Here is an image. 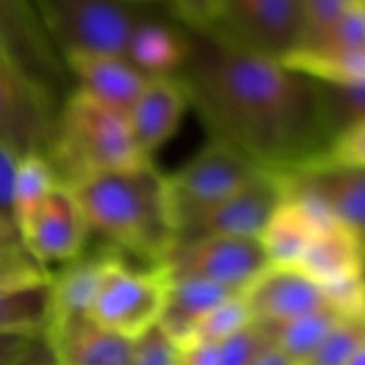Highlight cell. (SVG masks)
<instances>
[{
    "label": "cell",
    "instance_id": "cell-1",
    "mask_svg": "<svg viewBox=\"0 0 365 365\" xmlns=\"http://www.w3.org/2000/svg\"><path fill=\"white\" fill-rule=\"evenodd\" d=\"M185 32L187 57L175 78L212 139L278 173L323 159L334 135L317 81L239 45L217 25Z\"/></svg>",
    "mask_w": 365,
    "mask_h": 365
},
{
    "label": "cell",
    "instance_id": "cell-2",
    "mask_svg": "<svg viewBox=\"0 0 365 365\" xmlns=\"http://www.w3.org/2000/svg\"><path fill=\"white\" fill-rule=\"evenodd\" d=\"M70 189L100 242L143 266H163L177 225L168 177L152 160L82 178Z\"/></svg>",
    "mask_w": 365,
    "mask_h": 365
},
{
    "label": "cell",
    "instance_id": "cell-3",
    "mask_svg": "<svg viewBox=\"0 0 365 365\" xmlns=\"http://www.w3.org/2000/svg\"><path fill=\"white\" fill-rule=\"evenodd\" d=\"M46 157L57 182L66 187L93 175L150 160L135 146L125 114L78 88L70 93L57 113Z\"/></svg>",
    "mask_w": 365,
    "mask_h": 365
},
{
    "label": "cell",
    "instance_id": "cell-4",
    "mask_svg": "<svg viewBox=\"0 0 365 365\" xmlns=\"http://www.w3.org/2000/svg\"><path fill=\"white\" fill-rule=\"evenodd\" d=\"M63 56L106 53L125 57L135 21L148 6L123 0H32Z\"/></svg>",
    "mask_w": 365,
    "mask_h": 365
},
{
    "label": "cell",
    "instance_id": "cell-5",
    "mask_svg": "<svg viewBox=\"0 0 365 365\" xmlns=\"http://www.w3.org/2000/svg\"><path fill=\"white\" fill-rule=\"evenodd\" d=\"M170 274L164 266H134L118 255L103 273L88 317L106 330L138 339L159 324Z\"/></svg>",
    "mask_w": 365,
    "mask_h": 365
},
{
    "label": "cell",
    "instance_id": "cell-6",
    "mask_svg": "<svg viewBox=\"0 0 365 365\" xmlns=\"http://www.w3.org/2000/svg\"><path fill=\"white\" fill-rule=\"evenodd\" d=\"M0 50L59 113L75 82L32 0H0Z\"/></svg>",
    "mask_w": 365,
    "mask_h": 365
},
{
    "label": "cell",
    "instance_id": "cell-7",
    "mask_svg": "<svg viewBox=\"0 0 365 365\" xmlns=\"http://www.w3.org/2000/svg\"><path fill=\"white\" fill-rule=\"evenodd\" d=\"M163 266L171 280L196 278L242 294L271 260L255 237H200L177 242Z\"/></svg>",
    "mask_w": 365,
    "mask_h": 365
},
{
    "label": "cell",
    "instance_id": "cell-8",
    "mask_svg": "<svg viewBox=\"0 0 365 365\" xmlns=\"http://www.w3.org/2000/svg\"><path fill=\"white\" fill-rule=\"evenodd\" d=\"M284 185L277 171L266 170L252 184L221 202L189 210L177 217V242L200 237L259 239L278 203ZM175 242V245H177Z\"/></svg>",
    "mask_w": 365,
    "mask_h": 365
},
{
    "label": "cell",
    "instance_id": "cell-9",
    "mask_svg": "<svg viewBox=\"0 0 365 365\" xmlns=\"http://www.w3.org/2000/svg\"><path fill=\"white\" fill-rule=\"evenodd\" d=\"M264 171L241 150L212 139L177 173L168 177L175 221L180 214L209 207L241 191Z\"/></svg>",
    "mask_w": 365,
    "mask_h": 365
},
{
    "label": "cell",
    "instance_id": "cell-10",
    "mask_svg": "<svg viewBox=\"0 0 365 365\" xmlns=\"http://www.w3.org/2000/svg\"><path fill=\"white\" fill-rule=\"evenodd\" d=\"M217 27L239 45L284 63L302 43V0H221Z\"/></svg>",
    "mask_w": 365,
    "mask_h": 365
},
{
    "label": "cell",
    "instance_id": "cell-11",
    "mask_svg": "<svg viewBox=\"0 0 365 365\" xmlns=\"http://www.w3.org/2000/svg\"><path fill=\"white\" fill-rule=\"evenodd\" d=\"M57 110L0 50V145L16 159L46 155Z\"/></svg>",
    "mask_w": 365,
    "mask_h": 365
},
{
    "label": "cell",
    "instance_id": "cell-12",
    "mask_svg": "<svg viewBox=\"0 0 365 365\" xmlns=\"http://www.w3.org/2000/svg\"><path fill=\"white\" fill-rule=\"evenodd\" d=\"M18 230L25 250L45 269L77 259L91 237L81 205L71 189L63 184L45 196L18 225Z\"/></svg>",
    "mask_w": 365,
    "mask_h": 365
},
{
    "label": "cell",
    "instance_id": "cell-13",
    "mask_svg": "<svg viewBox=\"0 0 365 365\" xmlns=\"http://www.w3.org/2000/svg\"><path fill=\"white\" fill-rule=\"evenodd\" d=\"M278 175L284 195L314 200L337 223L365 239V170L316 163Z\"/></svg>",
    "mask_w": 365,
    "mask_h": 365
},
{
    "label": "cell",
    "instance_id": "cell-14",
    "mask_svg": "<svg viewBox=\"0 0 365 365\" xmlns=\"http://www.w3.org/2000/svg\"><path fill=\"white\" fill-rule=\"evenodd\" d=\"M241 298L257 324L284 323L319 310H331L323 285L296 266L271 264L242 291Z\"/></svg>",
    "mask_w": 365,
    "mask_h": 365
},
{
    "label": "cell",
    "instance_id": "cell-15",
    "mask_svg": "<svg viewBox=\"0 0 365 365\" xmlns=\"http://www.w3.org/2000/svg\"><path fill=\"white\" fill-rule=\"evenodd\" d=\"M187 106V96L177 78H148L125 114L132 139L146 159L173 138Z\"/></svg>",
    "mask_w": 365,
    "mask_h": 365
},
{
    "label": "cell",
    "instance_id": "cell-16",
    "mask_svg": "<svg viewBox=\"0 0 365 365\" xmlns=\"http://www.w3.org/2000/svg\"><path fill=\"white\" fill-rule=\"evenodd\" d=\"M335 221L319 203L298 195H284L267 220L259 241L271 264L298 266L317 232Z\"/></svg>",
    "mask_w": 365,
    "mask_h": 365
},
{
    "label": "cell",
    "instance_id": "cell-17",
    "mask_svg": "<svg viewBox=\"0 0 365 365\" xmlns=\"http://www.w3.org/2000/svg\"><path fill=\"white\" fill-rule=\"evenodd\" d=\"M118 255L121 253L98 241L96 246H86L77 259L63 264L57 273H50V317L46 327L88 317L103 273Z\"/></svg>",
    "mask_w": 365,
    "mask_h": 365
},
{
    "label": "cell",
    "instance_id": "cell-18",
    "mask_svg": "<svg viewBox=\"0 0 365 365\" xmlns=\"http://www.w3.org/2000/svg\"><path fill=\"white\" fill-rule=\"evenodd\" d=\"M43 337L56 365H130L132 339L106 330L89 317L50 324Z\"/></svg>",
    "mask_w": 365,
    "mask_h": 365
},
{
    "label": "cell",
    "instance_id": "cell-19",
    "mask_svg": "<svg viewBox=\"0 0 365 365\" xmlns=\"http://www.w3.org/2000/svg\"><path fill=\"white\" fill-rule=\"evenodd\" d=\"M64 61L75 88L121 114H127L148 82V77L125 57L106 53H68Z\"/></svg>",
    "mask_w": 365,
    "mask_h": 365
},
{
    "label": "cell",
    "instance_id": "cell-20",
    "mask_svg": "<svg viewBox=\"0 0 365 365\" xmlns=\"http://www.w3.org/2000/svg\"><path fill=\"white\" fill-rule=\"evenodd\" d=\"M185 57L187 32L184 25L145 11L128 38L127 59L148 78H175Z\"/></svg>",
    "mask_w": 365,
    "mask_h": 365
},
{
    "label": "cell",
    "instance_id": "cell-21",
    "mask_svg": "<svg viewBox=\"0 0 365 365\" xmlns=\"http://www.w3.org/2000/svg\"><path fill=\"white\" fill-rule=\"evenodd\" d=\"M296 267L323 287L365 274L362 239L344 225L331 221L317 232Z\"/></svg>",
    "mask_w": 365,
    "mask_h": 365
},
{
    "label": "cell",
    "instance_id": "cell-22",
    "mask_svg": "<svg viewBox=\"0 0 365 365\" xmlns=\"http://www.w3.org/2000/svg\"><path fill=\"white\" fill-rule=\"evenodd\" d=\"M234 296L241 294L196 278H170L159 327L182 348L189 342L198 321Z\"/></svg>",
    "mask_w": 365,
    "mask_h": 365
},
{
    "label": "cell",
    "instance_id": "cell-23",
    "mask_svg": "<svg viewBox=\"0 0 365 365\" xmlns=\"http://www.w3.org/2000/svg\"><path fill=\"white\" fill-rule=\"evenodd\" d=\"M50 317V274L0 291V334L43 335Z\"/></svg>",
    "mask_w": 365,
    "mask_h": 365
},
{
    "label": "cell",
    "instance_id": "cell-24",
    "mask_svg": "<svg viewBox=\"0 0 365 365\" xmlns=\"http://www.w3.org/2000/svg\"><path fill=\"white\" fill-rule=\"evenodd\" d=\"M341 319L344 317L331 310H319L284 323L259 324V327L264 328L271 344L282 355L287 356L294 365H305Z\"/></svg>",
    "mask_w": 365,
    "mask_h": 365
},
{
    "label": "cell",
    "instance_id": "cell-25",
    "mask_svg": "<svg viewBox=\"0 0 365 365\" xmlns=\"http://www.w3.org/2000/svg\"><path fill=\"white\" fill-rule=\"evenodd\" d=\"M57 184L56 171L43 153H31L16 160L13 180V217L16 227Z\"/></svg>",
    "mask_w": 365,
    "mask_h": 365
},
{
    "label": "cell",
    "instance_id": "cell-26",
    "mask_svg": "<svg viewBox=\"0 0 365 365\" xmlns=\"http://www.w3.org/2000/svg\"><path fill=\"white\" fill-rule=\"evenodd\" d=\"M317 86L331 135L349 125L365 121V82L330 84L317 81Z\"/></svg>",
    "mask_w": 365,
    "mask_h": 365
},
{
    "label": "cell",
    "instance_id": "cell-27",
    "mask_svg": "<svg viewBox=\"0 0 365 365\" xmlns=\"http://www.w3.org/2000/svg\"><path fill=\"white\" fill-rule=\"evenodd\" d=\"M252 316L248 312L245 299L241 296L227 299L216 309L210 310L209 314L198 321V324L192 330L191 339L185 346L189 344H220L221 341L234 335L235 331L242 330L245 327L252 324ZM184 348V346H182Z\"/></svg>",
    "mask_w": 365,
    "mask_h": 365
},
{
    "label": "cell",
    "instance_id": "cell-28",
    "mask_svg": "<svg viewBox=\"0 0 365 365\" xmlns=\"http://www.w3.org/2000/svg\"><path fill=\"white\" fill-rule=\"evenodd\" d=\"M365 346V319H341L305 365H348Z\"/></svg>",
    "mask_w": 365,
    "mask_h": 365
},
{
    "label": "cell",
    "instance_id": "cell-29",
    "mask_svg": "<svg viewBox=\"0 0 365 365\" xmlns=\"http://www.w3.org/2000/svg\"><path fill=\"white\" fill-rule=\"evenodd\" d=\"M362 48H365V9L362 0H359L351 9L346 11L344 16L328 31V34L314 48L296 53L334 56V53L355 52Z\"/></svg>",
    "mask_w": 365,
    "mask_h": 365
},
{
    "label": "cell",
    "instance_id": "cell-30",
    "mask_svg": "<svg viewBox=\"0 0 365 365\" xmlns=\"http://www.w3.org/2000/svg\"><path fill=\"white\" fill-rule=\"evenodd\" d=\"M356 2L359 0H302L303 31L302 43L296 52L314 48Z\"/></svg>",
    "mask_w": 365,
    "mask_h": 365
},
{
    "label": "cell",
    "instance_id": "cell-31",
    "mask_svg": "<svg viewBox=\"0 0 365 365\" xmlns=\"http://www.w3.org/2000/svg\"><path fill=\"white\" fill-rule=\"evenodd\" d=\"M269 346L264 328L252 323L217 344V365H252Z\"/></svg>",
    "mask_w": 365,
    "mask_h": 365
},
{
    "label": "cell",
    "instance_id": "cell-32",
    "mask_svg": "<svg viewBox=\"0 0 365 365\" xmlns=\"http://www.w3.org/2000/svg\"><path fill=\"white\" fill-rule=\"evenodd\" d=\"M319 163L365 170V121L339 130Z\"/></svg>",
    "mask_w": 365,
    "mask_h": 365
},
{
    "label": "cell",
    "instance_id": "cell-33",
    "mask_svg": "<svg viewBox=\"0 0 365 365\" xmlns=\"http://www.w3.org/2000/svg\"><path fill=\"white\" fill-rule=\"evenodd\" d=\"M180 349L159 324L132 341L130 365H178Z\"/></svg>",
    "mask_w": 365,
    "mask_h": 365
},
{
    "label": "cell",
    "instance_id": "cell-34",
    "mask_svg": "<svg viewBox=\"0 0 365 365\" xmlns=\"http://www.w3.org/2000/svg\"><path fill=\"white\" fill-rule=\"evenodd\" d=\"M48 274L50 271L39 266L24 245L0 250V291L27 282L41 280Z\"/></svg>",
    "mask_w": 365,
    "mask_h": 365
},
{
    "label": "cell",
    "instance_id": "cell-35",
    "mask_svg": "<svg viewBox=\"0 0 365 365\" xmlns=\"http://www.w3.org/2000/svg\"><path fill=\"white\" fill-rule=\"evenodd\" d=\"M171 16L187 29H207L220 24L221 0H163Z\"/></svg>",
    "mask_w": 365,
    "mask_h": 365
},
{
    "label": "cell",
    "instance_id": "cell-36",
    "mask_svg": "<svg viewBox=\"0 0 365 365\" xmlns=\"http://www.w3.org/2000/svg\"><path fill=\"white\" fill-rule=\"evenodd\" d=\"M16 157L0 145V214L13 217V180L16 170Z\"/></svg>",
    "mask_w": 365,
    "mask_h": 365
},
{
    "label": "cell",
    "instance_id": "cell-37",
    "mask_svg": "<svg viewBox=\"0 0 365 365\" xmlns=\"http://www.w3.org/2000/svg\"><path fill=\"white\" fill-rule=\"evenodd\" d=\"M180 349L178 365H217V344H189Z\"/></svg>",
    "mask_w": 365,
    "mask_h": 365
},
{
    "label": "cell",
    "instance_id": "cell-38",
    "mask_svg": "<svg viewBox=\"0 0 365 365\" xmlns=\"http://www.w3.org/2000/svg\"><path fill=\"white\" fill-rule=\"evenodd\" d=\"M39 335L29 334H0V365H9L29 348Z\"/></svg>",
    "mask_w": 365,
    "mask_h": 365
},
{
    "label": "cell",
    "instance_id": "cell-39",
    "mask_svg": "<svg viewBox=\"0 0 365 365\" xmlns=\"http://www.w3.org/2000/svg\"><path fill=\"white\" fill-rule=\"evenodd\" d=\"M9 365H56L53 362L52 351L46 344L45 337L39 335L29 344V348L21 353L20 356L13 360Z\"/></svg>",
    "mask_w": 365,
    "mask_h": 365
},
{
    "label": "cell",
    "instance_id": "cell-40",
    "mask_svg": "<svg viewBox=\"0 0 365 365\" xmlns=\"http://www.w3.org/2000/svg\"><path fill=\"white\" fill-rule=\"evenodd\" d=\"M16 245H24L16 223H14V220H11V217L0 214V250Z\"/></svg>",
    "mask_w": 365,
    "mask_h": 365
},
{
    "label": "cell",
    "instance_id": "cell-41",
    "mask_svg": "<svg viewBox=\"0 0 365 365\" xmlns=\"http://www.w3.org/2000/svg\"><path fill=\"white\" fill-rule=\"evenodd\" d=\"M252 365H294L285 355H282L274 346L264 349Z\"/></svg>",
    "mask_w": 365,
    "mask_h": 365
},
{
    "label": "cell",
    "instance_id": "cell-42",
    "mask_svg": "<svg viewBox=\"0 0 365 365\" xmlns=\"http://www.w3.org/2000/svg\"><path fill=\"white\" fill-rule=\"evenodd\" d=\"M348 365H365V346L360 349L359 353H356L355 356H353L351 362H349Z\"/></svg>",
    "mask_w": 365,
    "mask_h": 365
},
{
    "label": "cell",
    "instance_id": "cell-43",
    "mask_svg": "<svg viewBox=\"0 0 365 365\" xmlns=\"http://www.w3.org/2000/svg\"><path fill=\"white\" fill-rule=\"evenodd\" d=\"M123 2L132 4V6H152L155 2H163V0H123Z\"/></svg>",
    "mask_w": 365,
    "mask_h": 365
},
{
    "label": "cell",
    "instance_id": "cell-44",
    "mask_svg": "<svg viewBox=\"0 0 365 365\" xmlns=\"http://www.w3.org/2000/svg\"><path fill=\"white\" fill-rule=\"evenodd\" d=\"M362 245H364V252H365V239H362Z\"/></svg>",
    "mask_w": 365,
    "mask_h": 365
},
{
    "label": "cell",
    "instance_id": "cell-45",
    "mask_svg": "<svg viewBox=\"0 0 365 365\" xmlns=\"http://www.w3.org/2000/svg\"><path fill=\"white\" fill-rule=\"evenodd\" d=\"M362 6H364V9H365V0H362Z\"/></svg>",
    "mask_w": 365,
    "mask_h": 365
}]
</instances>
